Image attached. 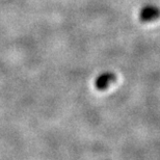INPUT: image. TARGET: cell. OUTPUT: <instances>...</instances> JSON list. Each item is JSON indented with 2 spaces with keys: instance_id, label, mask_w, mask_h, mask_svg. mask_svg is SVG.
Returning a JSON list of instances; mask_svg holds the SVG:
<instances>
[{
  "instance_id": "cell-1",
  "label": "cell",
  "mask_w": 160,
  "mask_h": 160,
  "mask_svg": "<svg viewBox=\"0 0 160 160\" xmlns=\"http://www.w3.org/2000/svg\"><path fill=\"white\" fill-rule=\"evenodd\" d=\"M138 18L142 22H152L160 18V8L158 6L148 4L139 11Z\"/></svg>"
},
{
  "instance_id": "cell-2",
  "label": "cell",
  "mask_w": 160,
  "mask_h": 160,
  "mask_svg": "<svg viewBox=\"0 0 160 160\" xmlns=\"http://www.w3.org/2000/svg\"><path fill=\"white\" fill-rule=\"evenodd\" d=\"M116 80H117L116 74H113L112 72H104L96 78L95 86L99 91H104V89H106Z\"/></svg>"
}]
</instances>
